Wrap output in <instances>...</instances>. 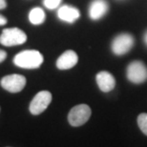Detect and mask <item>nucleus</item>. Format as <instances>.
I'll return each instance as SVG.
<instances>
[{
  "instance_id": "nucleus-1",
  "label": "nucleus",
  "mask_w": 147,
  "mask_h": 147,
  "mask_svg": "<svg viewBox=\"0 0 147 147\" xmlns=\"http://www.w3.org/2000/svg\"><path fill=\"white\" fill-rule=\"evenodd\" d=\"M13 63L24 69H36L43 63V55L36 50H25L13 57Z\"/></svg>"
},
{
  "instance_id": "nucleus-2",
  "label": "nucleus",
  "mask_w": 147,
  "mask_h": 147,
  "mask_svg": "<svg viewBox=\"0 0 147 147\" xmlns=\"http://www.w3.org/2000/svg\"><path fill=\"white\" fill-rule=\"evenodd\" d=\"M27 40V36L22 30L18 28L4 29L0 34V43L4 46H16L21 45Z\"/></svg>"
},
{
  "instance_id": "nucleus-3",
  "label": "nucleus",
  "mask_w": 147,
  "mask_h": 147,
  "mask_svg": "<svg viewBox=\"0 0 147 147\" xmlns=\"http://www.w3.org/2000/svg\"><path fill=\"white\" fill-rule=\"evenodd\" d=\"M91 109L86 104H79L72 108L68 115L69 123L74 127L83 125L91 117Z\"/></svg>"
},
{
  "instance_id": "nucleus-4",
  "label": "nucleus",
  "mask_w": 147,
  "mask_h": 147,
  "mask_svg": "<svg viewBox=\"0 0 147 147\" xmlns=\"http://www.w3.org/2000/svg\"><path fill=\"white\" fill-rule=\"evenodd\" d=\"M126 76L129 81L140 84L147 80V67L142 61L135 60L128 65Z\"/></svg>"
},
{
  "instance_id": "nucleus-5",
  "label": "nucleus",
  "mask_w": 147,
  "mask_h": 147,
  "mask_svg": "<svg viewBox=\"0 0 147 147\" xmlns=\"http://www.w3.org/2000/svg\"><path fill=\"white\" fill-rule=\"evenodd\" d=\"M134 37L129 34H121L117 36L112 41L111 49L115 55H125L133 48Z\"/></svg>"
},
{
  "instance_id": "nucleus-6",
  "label": "nucleus",
  "mask_w": 147,
  "mask_h": 147,
  "mask_svg": "<svg viewBox=\"0 0 147 147\" xmlns=\"http://www.w3.org/2000/svg\"><path fill=\"white\" fill-rule=\"evenodd\" d=\"M52 101V94L48 91H41L37 93L30 103V112L33 115H39L48 108Z\"/></svg>"
},
{
  "instance_id": "nucleus-7",
  "label": "nucleus",
  "mask_w": 147,
  "mask_h": 147,
  "mask_svg": "<svg viewBox=\"0 0 147 147\" xmlns=\"http://www.w3.org/2000/svg\"><path fill=\"white\" fill-rule=\"evenodd\" d=\"M1 86L11 93H18L24 89L26 85V78L22 75L18 74H13L4 76L1 81Z\"/></svg>"
},
{
  "instance_id": "nucleus-8",
  "label": "nucleus",
  "mask_w": 147,
  "mask_h": 147,
  "mask_svg": "<svg viewBox=\"0 0 147 147\" xmlns=\"http://www.w3.org/2000/svg\"><path fill=\"white\" fill-rule=\"evenodd\" d=\"M109 10V5L106 0H93L89 7V16L93 20L102 18Z\"/></svg>"
},
{
  "instance_id": "nucleus-9",
  "label": "nucleus",
  "mask_w": 147,
  "mask_h": 147,
  "mask_svg": "<svg viewBox=\"0 0 147 147\" xmlns=\"http://www.w3.org/2000/svg\"><path fill=\"white\" fill-rule=\"evenodd\" d=\"M78 57L72 50L64 52L57 60V67L60 70H68L73 68L78 63Z\"/></svg>"
},
{
  "instance_id": "nucleus-10",
  "label": "nucleus",
  "mask_w": 147,
  "mask_h": 147,
  "mask_svg": "<svg viewBox=\"0 0 147 147\" xmlns=\"http://www.w3.org/2000/svg\"><path fill=\"white\" fill-rule=\"evenodd\" d=\"M96 83H98L99 89L103 92H110L115 88L116 80L115 78L109 72H99L96 78Z\"/></svg>"
},
{
  "instance_id": "nucleus-11",
  "label": "nucleus",
  "mask_w": 147,
  "mask_h": 147,
  "mask_svg": "<svg viewBox=\"0 0 147 147\" xmlns=\"http://www.w3.org/2000/svg\"><path fill=\"white\" fill-rule=\"evenodd\" d=\"M57 16H58V18L61 19L62 21L73 23L80 16V13H79V11L76 8L65 5L58 9Z\"/></svg>"
},
{
  "instance_id": "nucleus-12",
  "label": "nucleus",
  "mask_w": 147,
  "mask_h": 147,
  "mask_svg": "<svg viewBox=\"0 0 147 147\" xmlns=\"http://www.w3.org/2000/svg\"><path fill=\"white\" fill-rule=\"evenodd\" d=\"M45 13L41 8H34L29 13V19H30L32 24L34 25L42 24L45 20Z\"/></svg>"
},
{
  "instance_id": "nucleus-13",
  "label": "nucleus",
  "mask_w": 147,
  "mask_h": 147,
  "mask_svg": "<svg viewBox=\"0 0 147 147\" xmlns=\"http://www.w3.org/2000/svg\"><path fill=\"white\" fill-rule=\"evenodd\" d=\"M138 124L143 134L147 136V114L142 113L138 117Z\"/></svg>"
},
{
  "instance_id": "nucleus-14",
  "label": "nucleus",
  "mask_w": 147,
  "mask_h": 147,
  "mask_svg": "<svg viewBox=\"0 0 147 147\" xmlns=\"http://www.w3.org/2000/svg\"><path fill=\"white\" fill-rule=\"evenodd\" d=\"M62 0H44L43 4L46 8H48L49 10H54V9L57 8Z\"/></svg>"
},
{
  "instance_id": "nucleus-15",
  "label": "nucleus",
  "mask_w": 147,
  "mask_h": 147,
  "mask_svg": "<svg viewBox=\"0 0 147 147\" xmlns=\"http://www.w3.org/2000/svg\"><path fill=\"white\" fill-rule=\"evenodd\" d=\"M6 57H7V53L3 50H0V63L3 62L6 59Z\"/></svg>"
},
{
  "instance_id": "nucleus-16",
  "label": "nucleus",
  "mask_w": 147,
  "mask_h": 147,
  "mask_svg": "<svg viewBox=\"0 0 147 147\" xmlns=\"http://www.w3.org/2000/svg\"><path fill=\"white\" fill-rule=\"evenodd\" d=\"M7 18H6L5 16H3L0 14V26H3V25H5V24H7Z\"/></svg>"
},
{
  "instance_id": "nucleus-17",
  "label": "nucleus",
  "mask_w": 147,
  "mask_h": 147,
  "mask_svg": "<svg viewBox=\"0 0 147 147\" xmlns=\"http://www.w3.org/2000/svg\"><path fill=\"white\" fill-rule=\"evenodd\" d=\"M7 7V2L6 0H0V10H3Z\"/></svg>"
},
{
  "instance_id": "nucleus-18",
  "label": "nucleus",
  "mask_w": 147,
  "mask_h": 147,
  "mask_svg": "<svg viewBox=\"0 0 147 147\" xmlns=\"http://www.w3.org/2000/svg\"><path fill=\"white\" fill-rule=\"evenodd\" d=\"M144 41H145V43H146V45H147V32L144 34Z\"/></svg>"
}]
</instances>
